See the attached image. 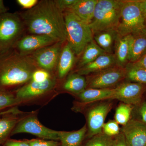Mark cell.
I'll list each match as a JSON object with an SVG mask.
<instances>
[{"mask_svg":"<svg viewBox=\"0 0 146 146\" xmlns=\"http://www.w3.org/2000/svg\"><path fill=\"white\" fill-rule=\"evenodd\" d=\"M25 29L19 14L7 12L0 17V55L10 51L15 46Z\"/></svg>","mask_w":146,"mask_h":146,"instance_id":"6","label":"cell"},{"mask_svg":"<svg viewBox=\"0 0 146 146\" xmlns=\"http://www.w3.org/2000/svg\"><path fill=\"white\" fill-rule=\"evenodd\" d=\"M51 77L49 72L43 69L37 68L33 74L31 80L36 82H43Z\"/></svg>","mask_w":146,"mask_h":146,"instance_id":"31","label":"cell"},{"mask_svg":"<svg viewBox=\"0 0 146 146\" xmlns=\"http://www.w3.org/2000/svg\"></svg>","mask_w":146,"mask_h":146,"instance_id":"44","label":"cell"},{"mask_svg":"<svg viewBox=\"0 0 146 146\" xmlns=\"http://www.w3.org/2000/svg\"><path fill=\"white\" fill-rule=\"evenodd\" d=\"M37 0H17L16 2L21 6V7L24 9H31L34 7L38 3Z\"/></svg>","mask_w":146,"mask_h":146,"instance_id":"34","label":"cell"},{"mask_svg":"<svg viewBox=\"0 0 146 146\" xmlns=\"http://www.w3.org/2000/svg\"><path fill=\"white\" fill-rule=\"evenodd\" d=\"M141 3L146 23V0L141 1Z\"/></svg>","mask_w":146,"mask_h":146,"instance_id":"41","label":"cell"},{"mask_svg":"<svg viewBox=\"0 0 146 146\" xmlns=\"http://www.w3.org/2000/svg\"><path fill=\"white\" fill-rule=\"evenodd\" d=\"M79 146H81V145Z\"/></svg>","mask_w":146,"mask_h":146,"instance_id":"43","label":"cell"},{"mask_svg":"<svg viewBox=\"0 0 146 146\" xmlns=\"http://www.w3.org/2000/svg\"><path fill=\"white\" fill-rule=\"evenodd\" d=\"M37 68L28 56L16 51L0 55V90L13 91L19 89L31 80Z\"/></svg>","mask_w":146,"mask_h":146,"instance_id":"2","label":"cell"},{"mask_svg":"<svg viewBox=\"0 0 146 146\" xmlns=\"http://www.w3.org/2000/svg\"><path fill=\"white\" fill-rule=\"evenodd\" d=\"M114 146H128L122 132L114 137Z\"/></svg>","mask_w":146,"mask_h":146,"instance_id":"37","label":"cell"},{"mask_svg":"<svg viewBox=\"0 0 146 146\" xmlns=\"http://www.w3.org/2000/svg\"><path fill=\"white\" fill-rule=\"evenodd\" d=\"M131 35H119L115 43V55L116 65L125 68L129 62Z\"/></svg>","mask_w":146,"mask_h":146,"instance_id":"16","label":"cell"},{"mask_svg":"<svg viewBox=\"0 0 146 146\" xmlns=\"http://www.w3.org/2000/svg\"><path fill=\"white\" fill-rule=\"evenodd\" d=\"M119 35H135L146 32V23L141 1H123L119 24Z\"/></svg>","mask_w":146,"mask_h":146,"instance_id":"5","label":"cell"},{"mask_svg":"<svg viewBox=\"0 0 146 146\" xmlns=\"http://www.w3.org/2000/svg\"><path fill=\"white\" fill-rule=\"evenodd\" d=\"M75 55L68 43L63 46L56 68L58 78H64L71 70L75 61Z\"/></svg>","mask_w":146,"mask_h":146,"instance_id":"17","label":"cell"},{"mask_svg":"<svg viewBox=\"0 0 146 146\" xmlns=\"http://www.w3.org/2000/svg\"><path fill=\"white\" fill-rule=\"evenodd\" d=\"M56 42H57L46 35L31 34L21 37L14 47L18 53L27 56Z\"/></svg>","mask_w":146,"mask_h":146,"instance_id":"13","label":"cell"},{"mask_svg":"<svg viewBox=\"0 0 146 146\" xmlns=\"http://www.w3.org/2000/svg\"><path fill=\"white\" fill-rule=\"evenodd\" d=\"M87 132V126L85 125L78 130L74 131H59V141L64 146H79Z\"/></svg>","mask_w":146,"mask_h":146,"instance_id":"23","label":"cell"},{"mask_svg":"<svg viewBox=\"0 0 146 146\" xmlns=\"http://www.w3.org/2000/svg\"><path fill=\"white\" fill-rule=\"evenodd\" d=\"M140 120L139 121L146 124V102H143L141 104L140 107L138 109Z\"/></svg>","mask_w":146,"mask_h":146,"instance_id":"36","label":"cell"},{"mask_svg":"<svg viewBox=\"0 0 146 146\" xmlns=\"http://www.w3.org/2000/svg\"><path fill=\"white\" fill-rule=\"evenodd\" d=\"M123 1L98 0L89 25L93 35L106 30L117 29Z\"/></svg>","mask_w":146,"mask_h":146,"instance_id":"4","label":"cell"},{"mask_svg":"<svg viewBox=\"0 0 146 146\" xmlns=\"http://www.w3.org/2000/svg\"><path fill=\"white\" fill-rule=\"evenodd\" d=\"M132 106L126 104H120L116 108L115 120L119 124L125 125L130 120Z\"/></svg>","mask_w":146,"mask_h":146,"instance_id":"27","label":"cell"},{"mask_svg":"<svg viewBox=\"0 0 146 146\" xmlns=\"http://www.w3.org/2000/svg\"><path fill=\"white\" fill-rule=\"evenodd\" d=\"M25 29L31 34L46 35L57 42L67 40L64 13L55 1L42 0L20 13Z\"/></svg>","mask_w":146,"mask_h":146,"instance_id":"1","label":"cell"},{"mask_svg":"<svg viewBox=\"0 0 146 146\" xmlns=\"http://www.w3.org/2000/svg\"><path fill=\"white\" fill-rule=\"evenodd\" d=\"M114 137L107 136L103 132L91 137L84 146H114Z\"/></svg>","mask_w":146,"mask_h":146,"instance_id":"29","label":"cell"},{"mask_svg":"<svg viewBox=\"0 0 146 146\" xmlns=\"http://www.w3.org/2000/svg\"><path fill=\"white\" fill-rule=\"evenodd\" d=\"M98 1V0H77L68 10L71 11L89 25Z\"/></svg>","mask_w":146,"mask_h":146,"instance_id":"19","label":"cell"},{"mask_svg":"<svg viewBox=\"0 0 146 146\" xmlns=\"http://www.w3.org/2000/svg\"><path fill=\"white\" fill-rule=\"evenodd\" d=\"M68 43L76 55H80L87 45L94 40L89 24L70 10L63 12Z\"/></svg>","mask_w":146,"mask_h":146,"instance_id":"3","label":"cell"},{"mask_svg":"<svg viewBox=\"0 0 146 146\" xmlns=\"http://www.w3.org/2000/svg\"><path fill=\"white\" fill-rule=\"evenodd\" d=\"M56 84V79L51 77L43 82L31 80L28 83L14 91L18 103L44 95L51 91Z\"/></svg>","mask_w":146,"mask_h":146,"instance_id":"11","label":"cell"},{"mask_svg":"<svg viewBox=\"0 0 146 146\" xmlns=\"http://www.w3.org/2000/svg\"><path fill=\"white\" fill-rule=\"evenodd\" d=\"M59 131L53 130L43 125L36 115L31 114L23 116L18 122L11 136L20 133H28L44 140L59 141Z\"/></svg>","mask_w":146,"mask_h":146,"instance_id":"7","label":"cell"},{"mask_svg":"<svg viewBox=\"0 0 146 146\" xmlns=\"http://www.w3.org/2000/svg\"><path fill=\"white\" fill-rule=\"evenodd\" d=\"M23 113L21 111L0 116V146L4 145L9 139L13 129L22 117L19 115Z\"/></svg>","mask_w":146,"mask_h":146,"instance_id":"18","label":"cell"},{"mask_svg":"<svg viewBox=\"0 0 146 146\" xmlns=\"http://www.w3.org/2000/svg\"><path fill=\"white\" fill-rule=\"evenodd\" d=\"M119 34L116 29L106 30L94 35V40L97 44L107 53L113 54L115 43Z\"/></svg>","mask_w":146,"mask_h":146,"instance_id":"21","label":"cell"},{"mask_svg":"<svg viewBox=\"0 0 146 146\" xmlns=\"http://www.w3.org/2000/svg\"><path fill=\"white\" fill-rule=\"evenodd\" d=\"M128 146H146V124L131 119L121 129Z\"/></svg>","mask_w":146,"mask_h":146,"instance_id":"14","label":"cell"},{"mask_svg":"<svg viewBox=\"0 0 146 146\" xmlns=\"http://www.w3.org/2000/svg\"><path fill=\"white\" fill-rule=\"evenodd\" d=\"M21 112V111L19 110L17 107H13L12 108H9V109L2 111V112H0V116L9 114V113H16V112Z\"/></svg>","mask_w":146,"mask_h":146,"instance_id":"39","label":"cell"},{"mask_svg":"<svg viewBox=\"0 0 146 146\" xmlns=\"http://www.w3.org/2000/svg\"><path fill=\"white\" fill-rule=\"evenodd\" d=\"M4 146H29V140H16L9 139Z\"/></svg>","mask_w":146,"mask_h":146,"instance_id":"35","label":"cell"},{"mask_svg":"<svg viewBox=\"0 0 146 146\" xmlns=\"http://www.w3.org/2000/svg\"><path fill=\"white\" fill-rule=\"evenodd\" d=\"M126 69L116 66L89 75L87 88L112 89L125 78Z\"/></svg>","mask_w":146,"mask_h":146,"instance_id":"8","label":"cell"},{"mask_svg":"<svg viewBox=\"0 0 146 146\" xmlns=\"http://www.w3.org/2000/svg\"><path fill=\"white\" fill-rule=\"evenodd\" d=\"M102 132L107 136L115 137L119 134L121 131L119 124L115 120H110L104 123L103 126Z\"/></svg>","mask_w":146,"mask_h":146,"instance_id":"30","label":"cell"},{"mask_svg":"<svg viewBox=\"0 0 146 146\" xmlns=\"http://www.w3.org/2000/svg\"><path fill=\"white\" fill-rule=\"evenodd\" d=\"M19 104L14 91L0 90V112Z\"/></svg>","mask_w":146,"mask_h":146,"instance_id":"28","label":"cell"},{"mask_svg":"<svg viewBox=\"0 0 146 146\" xmlns=\"http://www.w3.org/2000/svg\"><path fill=\"white\" fill-rule=\"evenodd\" d=\"M64 146L63 145H61H61H60V146Z\"/></svg>","mask_w":146,"mask_h":146,"instance_id":"42","label":"cell"},{"mask_svg":"<svg viewBox=\"0 0 146 146\" xmlns=\"http://www.w3.org/2000/svg\"><path fill=\"white\" fill-rule=\"evenodd\" d=\"M63 42H57L29 55L38 68L52 72L57 68Z\"/></svg>","mask_w":146,"mask_h":146,"instance_id":"9","label":"cell"},{"mask_svg":"<svg viewBox=\"0 0 146 146\" xmlns=\"http://www.w3.org/2000/svg\"><path fill=\"white\" fill-rule=\"evenodd\" d=\"M146 54V32L131 35L129 62L138 61Z\"/></svg>","mask_w":146,"mask_h":146,"instance_id":"22","label":"cell"},{"mask_svg":"<svg viewBox=\"0 0 146 146\" xmlns=\"http://www.w3.org/2000/svg\"><path fill=\"white\" fill-rule=\"evenodd\" d=\"M7 12V9L4 5L3 1L0 0V17Z\"/></svg>","mask_w":146,"mask_h":146,"instance_id":"40","label":"cell"},{"mask_svg":"<svg viewBox=\"0 0 146 146\" xmlns=\"http://www.w3.org/2000/svg\"><path fill=\"white\" fill-rule=\"evenodd\" d=\"M115 66L116 63L115 55L106 53L89 64L78 68L76 73L82 76L89 75Z\"/></svg>","mask_w":146,"mask_h":146,"instance_id":"15","label":"cell"},{"mask_svg":"<svg viewBox=\"0 0 146 146\" xmlns=\"http://www.w3.org/2000/svg\"><path fill=\"white\" fill-rule=\"evenodd\" d=\"M29 146H59L60 142L52 140H46L42 139H35L29 140Z\"/></svg>","mask_w":146,"mask_h":146,"instance_id":"32","label":"cell"},{"mask_svg":"<svg viewBox=\"0 0 146 146\" xmlns=\"http://www.w3.org/2000/svg\"><path fill=\"white\" fill-rule=\"evenodd\" d=\"M112 107L111 102H103L94 106L88 110L87 135L89 138L102 132L105 120Z\"/></svg>","mask_w":146,"mask_h":146,"instance_id":"10","label":"cell"},{"mask_svg":"<svg viewBox=\"0 0 146 146\" xmlns=\"http://www.w3.org/2000/svg\"><path fill=\"white\" fill-rule=\"evenodd\" d=\"M77 0H56L55 1L62 12L69 10Z\"/></svg>","mask_w":146,"mask_h":146,"instance_id":"33","label":"cell"},{"mask_svg":"<svg viewBox=\"0 0 146 146\" xmlns=\"http://www.w3.org/2000/svg\"><path fill=\"white\" fill-rule=\"evenodd\" d=\"M87 81L84 76L75 73L72 74L64 82L63 89L78 95L86 89Z\"/></svg>","mask_w":146,"mask_h":146,"instance_id":"24","label":"cell"},{"mask_svg":"<svg viewBox=\"0 0 146 146\" xmlns=\"http://www.w3.org/2000/svg\"><path fill=\"white\" fill-rule=\"evenodd\" d=\"M112 100H117L126 104L138 105L142 101L145 84L136 82H126L115 88Z\"/></svg>","mask_w":146,"mask_h":146,"instance_id":"12","label":"cell"},{"mask_svg":"<svg viewBox=\"0 0 146 146\" xmlns=\"http://www.w3.org/2000/svg\"><path fill=\"white\" fill-rule=\"evenodd\" d=\"M107 53L93 40L85 47L79 61L78 68H80L94 61L102 55Z\"/></svg>","mask_w":146,"mask_h":146,"instance_id":"25","label":"cell"},{"mask_svg":"<svg viewBox=\"0 0 146 146\" xmlns=\"http://www.w3.org/2000/svg\"><path fill=\"white\" fill-rule=\"evenodd\" d=\"M125 78L136 83L146 84V69L129 63L126 66Z\"/></svg>","mask_w":146,"mask_h":146,"instance_id":"26","label":"cell"},{"mask_svg":"<svg viewBox=\"0 0 146 146\" xmlns=\"http://www.w3.org/2000/svg\"><path fill=\"white\" fill-rule=\"evenodd\" d=\"M132 63L138 67L146 69V54L138 61Z\"/></svg>","mask_w":146,"mask_h":146,"instance_id":"38","label":"cell"},{"mask_svg":"<svg viewBox=\"0 0 146 146\" xmlns=\"http://www.w3.org/2000/svg\"><path fill=\"white\" fill-rule=\"evenodd\" d=\"M115 88L112 89L87 88L78 94V97L84 103H89L106 100H112Z\"/></svg>","mask_w":146,"mask_h":146,"instance_id":"20","label":"cell"}]
</instances>
